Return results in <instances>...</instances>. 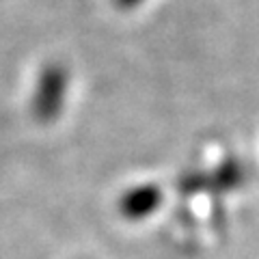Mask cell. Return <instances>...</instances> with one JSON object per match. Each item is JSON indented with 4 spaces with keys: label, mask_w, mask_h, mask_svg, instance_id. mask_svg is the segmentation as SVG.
I'll return each mask as SVG.
<instances>
[{
    "label": "cell",
    "mask_w": 259,
    "mask_h": 259,
    "mask_svg": "<svg viewBox=\"0 0 259 259\" xmlns=\"http://www.w3.org/2000/svg\"><path fill=\"white\" fill-rule=\"evenodd\" d=\"M63 89H65V76L59 67H48L39 84L37 95V115L41 119H50L56 115L63 100Z\"/></svg>",
    "instance_id": "obj_1"
},
{
    "label": "cell",
    "mask_w": 259,
    "mask_h": 259,
    "mask_svg": "<svg viewBox=\"0 0 259 259\" xmlns=\"http://www.w3.org/2000/svg\"><path fill=\"white\" fill-rule=\"evenodd\" d=\"M160 201V192L158 188H141V190H134L130 192L127 197L123 199V212L132 218H139L149 214L153 207L158 205Z\"/></svg>",
    "instance_id": "obj_2"
}]
</instances>
